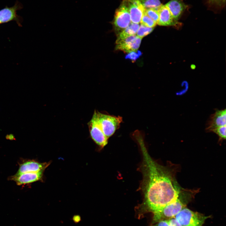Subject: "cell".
<instances>
[{"instance_id":"11","label":"cell","mask_w":226,"mask_h":226,"mask_svg":"<svg viewBox=\"0 0 226 226\" xmlns=\"http://www.w3.org/2000/svg\"><path fill=\"white\" fill-rule=\"evenodd\" d=\"M132 23L138 24L141 20L145 8L140 0H125Z\"/></svg>"},{"instance_id":"20","label":"cell","mask_w":226,"mask_h":226,"mask_svg":"<svg viewBox=\"0 0 226 226\" xmlns=\"http://www.w3.org/2000/svg\"><path fill=\"white\" fill-rule=\"evenodd\" d=\"M226 126H221L213 130L212 132L216 133L219 139L223 140L226 139Z\"/></svg>"},{"instance_id":"8","label":"cell","mask_w":226,"mask_h":226,"mask_svg":"<svg viewBox=\"0 0 226 226\" xmlns=\"http://www.w3.org/2000/svg\"><path fill=\"white\" fill-rule=\"evenodd\" d=\"M50 164L40 163L34 159H23L19 163V167L16 174L44 171Z\"/></svg>"},{"instance_id":"14","label":"cell","mask_w":226,"mask_h":226,"mask_svg":"<svg viewBox=\"0 0 226 226\" xmlns=\"http://www.w3.org/2000/svg\"><path fill=\"white\" fill-rule=\"evenodd\" d=\"M165 5L168 9L174 19L176 21L188 7L182 0H170Z\"/></svg>"},{"instance_id":"3","label":"cell","mask_w":226,"mask_h":226,"mask_svg":"<svg viewBox=\"0 0 226 226\" xmlns=\"http://www.w3.org/2000/svg\"><path fill=\"white\" fill-rule=\"evenodd\" d=\"M210 217L186 208L182 209L174 217L182 226H202Z\"/></svg>"},{"instance_id":"17","label":"cell","mask_w":226,"mask_h":226,"mask_svg":"<svg viewBox=\"0 0 226 226\" xmlns=\"http://www.w3.org/2000/svg\"><path fill=\"white\" fill-rule=\"evenodd\" d=\"M153 30V28L147 27L141 24L137 33V36L142 39L150 34Z\"/></svg>"},{"instance_id":"5","label":"cell","mask_w":226,"mask_h":226,"mask_svg":"<svg viewBox=\"0 0 226 226\" xmlns=\"http://www.w3.org/2000/svg\"><path fill=\"white\" fill-rule=\"evenodd\" d=\"M90 135L93 141L101 148L108 143V139L104 134L98 120L97 110L88 123Z\"/></svg>"},{"instance_id":"6","label":"cell","mask_w":226,"mask_h":226,"mask_svg":"<svg viewBox=\"0 0 226 226\" xmlns=\"http://www.w3.org/2000/svg\"><path fill=\"white\" fill-rule=\"evenodd\" d=\"M131 21L128 9L126 0H124L115 12L113 21L115 30L119 33L129 25Z\"/></svg>"},{"instance_id":"23","label":"cell","mask_w":226,"mask_h":226,"mask_svg":"<svg viewBox=\"0 0 226 226\" xmlns=\"http://www.w3.org/2000/svg\"><path fill=\"white\" fill-rule=\"evenodd\" d=\"M168 220L170 226H182L175 218H172Z\"/></svg>"},{"instance_id":"16","label":"cell","mask_w":226,"mask_h":226,"mask_svg":"<svg viewBox=\"0 0 226 226\" xmlns=\"http://www.w3.org/2000/svg\"><path fill=\"white\" fill-rule=\"evenodd\" d=\"M145 9L153 8L159 11L162 5L159 0H140Z\"/></svg>"},{"instance_id":"1","label":"cell","mask_w":226,"mask_h":226,"mask_svg":"<svg viewBox=\"0 0 226 226\" xmlns=\"http://www.w3.org/2000/svg\"><path fill=\"white\" fill-rule=\"evenodd\" d=\"M141 149L143 160L140 170L143 179L142 202L136 207L138 218L153 213L176 199L182 192L173 173L154 160L149 155L140 134L135 136Z\"/></svg>"},{"instance_id":"13","label":"cell","mask_w":226,"mask_h":226,"mask_svg":"<svg viewBox=\"0 0 226 226\" xmlns=\"http://www.w3.org/2000/svg\"><path fill=\"white\" fill-rule=\"evenodd\" d=\"M159 18L157 24L160 26H176L179 24L175 20L165 5H162L159 10Z\"/></svg>"},{"instance_id":"25","label":"cell","mask_w":226,"mask_h":226,"mask_svg":"<svg viewBox=\"0 0 226 226\" xmlns=\"http://www.w3.org/2000/svg\"><path fill=\"white\" fill-rule=\"evenodd\" d=\"M72 220L75 223H77L81 221V217L79 215H74L73 217Z\"/></svg>"},{"instance_id":"7","label":"cell","mask_w":226,"mask_h":226,"mask_svg":"<svg viewBox=\"0 0 226 226\" xmlns=\"http://www.w3.org/2000/svg\"><path fill=\"white\" fill-rule=\"evenodd\" d=\"M22 8V4L17 1L13 6H6L0 10V24L15 21L18 26H22L23 18L17 14V11Z\"/></svg>"},{"instance_id":"19","label":"cell","mask_w":226,"mask_h":226,"mask_svg":"<svg viewBox=\"0 0 226 226\" xmlns=\"http://www.w3.org/2000/svg\"><path fill=\"white\" fill-rule=\"evenodd\" d=\"M144 13L157 24L159 18L158 10L153 8L145 9Z\"/></svg>"},{"instance_id":"22","label":"cell","mask_w":226,"mask_h":226,"mask_svg":"<svg viewBox=\"0 0 226 226\" xmlns=\"http://www.w3.org/2000/svg\"><path fill=\"white\" fill-rule=\"evenodd\" d=\"M150 226H170L168 220H163L159 221Z\"/></svg>"},{"instance_id":"10","label":"cell","mask_w":226,"mask_h":226,"mask_svg":"<svg viewBox=\"0 0 226 226\" xmlns=\"http://www.w3.org/2000/svg\"><path fill=\"white\" fill-rule=\"evenodd\" d=\"M43 172L16 173L14 175L9 176L8 179L15 182L17 185L24 186L41 180Z\"/></svg>"},{"instance_id":"18","label":"cell","mask_w":226,"mask_h":226,"mask_svg":"<svg viewBox=\"0 0 226 226\" xmlns=\"http://www.w3.org/2000/svg\"><path fill=\"white\" fill-rule=\"evenodd\" d=\"M141 24L148 27L154 28L157 24L152 19L148 16L145 13L142 17Z\"/></svg>"},{"instance_id":"12","label":"cell","mask_w":226,"mask_h":226,"mask_svg":"<svg viewBox=\"0 0 226 226\" xmlns=\"http://www.w3.org/2000/svg\"><path fill=\"white\" fill-rule=\"evenodd\" d=\"M226 109L217 110L210 116L207 123V131H212L218 127L226 125Z\"/></svg>"},{"instance_id":"27","label":"cell","mask_w":226,"mask_h":226,"mask_svg":"<svg viewBox=\"0 0 226 226\" xmlns=\"http://www.w3.org/2000/svg\"><path fill=\"white\" fill-rule=\"evenodd\" d=\"M9 135L7 134L5 136L6 139H8Z\"/></svg>"},{"instance_id":"15","label":"cell","mask_w":226,"mask_h":226,"mask_svg":"<svg viewBox=\"0 0 226 226\" xmlns=\"http://www.w3.org/2000/svg\"><path fill=\"white\" fill-rule=\"evenodd\" d=\"M138 24L132 23L118 35L117 40H122L129 36L134 35L139 28Z\"/></svg>"},{"instance_id":"26","label":"cell","mask_w":226,"mask_h":226,"mask_svg":"<svg viewBox=\"0 0 226 226\" xmlns=\"http://www.w3.org/2000/svg\"><path fill=\"white\" fill-rule=\"evenodd\" d=\"M8 139L10 140H16L14 135L12 133L9 135Z\"/></svg>"},{"instance_id":"4","label":"cell","mask_w":226,"mask_h":226,"mask_svg":"<svg viewBox=\"0 0 226 226\" xmlns=\"http://www.w3.org/2000/svg\"><path fill=\"white\" fill-rule=\"evenodd\" d=\"M98 119L102 131L108 138L111 137L119 128L122 122V118L102 113L97 111Z\"/></svg>"},{"instance_id":"9","label":"cell","mask_w":226,"mask_h":226,"mask_svg":"<svg viewBox=\"0 0 226 226\" xmlns=\"http://www.w3.org/2000/svg\"><path fill=\"white\" fill-rule=\"evenodd\" d=\"M142 38L135 35L129 36L122 40H116V48L124 52L130 53L137 51Z\"/></svg>"},{"instance_id":"24","label":"cell","mask_w":226,"mask_h":226,"mask_svg":"<svg viewBox=\"0 0 226 226\" xmlns=\"http://www.w3.org/2000/svg\"><path fill=\"white\" fill-rule=\"evenodd\" d=\"M209 2L213 4H215L221 6L225 2V0H208Z\"/></svg>"},{"instance_id":"2","label":"cell","mask_w":226,"mask_h":226,"mask_svg":"<svg viewBox=\"0 0 226 226\" xmlns=\"http://www.w3.org/2000/svg\"><path fill=\"white\" fill-rule=\"evenodd\" d=\"M188 199L182 197L181 193L174 201L153 213L151 225L159 221L174 218L182 209L186 207Z\"/></svg>"},{"instance_id":"21","label":"cell","mask_w":226,"mask_h":226,"mask_svg":"<svg viewBox=\"0 0 226 226\" xmlns=\"http://www.w3.org/2000/svg\"><path fill=\"white\" fill-rule=\"evenodd\" d=\"M142 55V53L139 51H132L129 53L125 56L126 59H130L134 62Z\"/></svg>"}]
</instances>
